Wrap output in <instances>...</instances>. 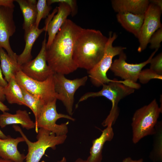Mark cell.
I'll list each match as a JSON object with an SVG mask.
<instances>
[{"instance_id":"1","label":"cell","mask_w":162,"mask_h":162,"mask_svg":"<svg viewBox=\"0 0 162 162\" xmlns=\"http://www.w3.org/2000/svg\"><path fill=\"white\" fill-rule=\"evenodd\" d=\"M82 28L67 19L46 50L47 64L55 73L69 74L78 68L73 58L75 40Z\"/></svg>"},{"instance_id":"2","label":"cell","mask_w":162,"mask_h":162,"mask_svg":"<svg viewBox=\"0 0 162 162\" xmlns=\"http://www.w3.org/2000/svg\"><path fill=\"white\" fill-rule=\"evenodd\" d=\"M108 38L99 30L82 28L75 40L73 58L78 68L89 70L102 58Z\"/></svg>"},{"instance_id":"3","label":"cell","mask_w":162,"mask_h":162,"mask_svg":"<svg viewBox=\"0 0 162 162\" xmlns=\"http://www.w3.org/2000/svg\"><path fill=\"white\" fill-rule=\"evenodd\" d=\"M113 82L102 85V88L96 92H88L85 93L79 99L77 104L91 97L104 96L110 100L112 106L110 112L102 123L104 127L114 124L119 114L118 104L120 100L133 93L135 89L130 87L133 83L127 81H118L116 79Z\"/></svg>"},{"instance_id":"4","label":"cell","mask_w":162,"mask_h":162,"mask_svg":"<svg viewBox=\"0 0 162 162\" xmlns=\"http://www.w3.org/2000/svg\"><path fill=\"white\" fill-rule=\"evenodd\" d=\"M162 110L154 99L149 104L136 110L132 120V140L136 144L144 137L153 135Z\"/></svg>"},{"instance_id":"5","label":"cell","mask_w":162,"mask_h":162,"mask_svg":"<svg viewBox=\"0 0 162 162\" xmlns=\"http://www.w3.org/2000/svg\"><path fill=\"white\" fill-rule=\"evenodd\" d=\"M13 128L19 132L24 139L28 147L26 162H39L48 148L55 149L57 145L63 143L67 138V135H57L46 129L40 128L37 133V140L30 141L18 125H13Z\"/></svg>"},{"instance_id":"6","label":"cell","mask_w":162,"mask_h":162,"mask_svg":"<svg viewBox=\"0 0 162 162\" xmlns=\"http://www.w3.org/2000/svg\"><path fill=\"white\" fill-rule=\"evenodd\" d=\"M117 37L116 33L110 32L104 54L101 59L92 69L88 70L90 81L95 86L99 87L103 84L113 82L108 79L106 73L112 63L113 58L120 54L126 48L121 46H113V43Z\"/></svg>"},{"instance_id":"7","label":"cell","mask_w":162,"mask_h":162,"mask_svg":"<svg viewBox=\"0 0 162 162\" xmlns=\"http://www.w3.org/2000/svg\"><path fill=\"white\" fill-rule=\"evenodd\" d=\"M57 99L46 103L37 118L35 119V129L37 133L38 129L42 128L54 133L57 135H67L68 132V122L59 124L56 121L60 118H65L73 121L75 119L68 115L58 113L57 111Z\"/></svg>"},{"instance_id":"8","label":"cell","mask_w":162,"mask_h":162,"mask_svg":"<svg viewBox=\"0 0 162 162\" xmlns=\"http://www.w3.org/2000/svg\"><path fill=\"white\" fill-rule=\"evenodd\" d=\"M53 78L57 99L62 101L68 113L71 116L75 92L80 87L85 85L88 76L70 80L66 78L63 74L55 73Z\"/></svg>"},{"instance_id":"9","label":"cell","mask_w":162,"mask_h":162,"mask_svg":"<svg viewBox=\"0 0 162 162\" xmlns=\"http://www.w3.org/2000/svg\"><path fill=\"white\" fill-rule=\"evenodd\" d=\"M53 75L44 81H39L28 77L21 70L16 73L15 78L20 87L47 103L57 99Z\"/></svg>"},{"instance_id":"10","label":"cell","mask_w":162,"mask_h":162,"mask_svg":"<svg viewBox=\"0 0 162 162\" xmlns=\"http://www.w3.org/2000/svg\"><path fill=\"white\" fill-rule=\"evenodd\" d=\"M162 10L150 2L144 14L143 22L138 38L139 43L137 49L138 52H141L146 49L152 35L162 27L160 21Z\"/></svg>"},{"instance_id":"11","label":"cell","mask_w":162,"mask_h":162,"mask_svg":"<svg viewBox=\"0 0 162 162\" xmlns=\"http://www.w3.org/2000/svg\"><path fill=\"white\" fill-rule=\"evenodd\" d=\"M45 35L41 49L35 58L21 66V70L25 75L39 81H44L55 73L46 62V33Z\"/></svg>"},{"instance_id":"12","label":"cell","mask_w":162,"mask_h":162,"mask_svg":"<svg viewBox=\"0 0 162 162\" xmlns=\"http://www.w3.org/2000/svg\"><path fill=\"white\" fill-rule=\"evenodd\" d=\"M156 49L146 61L138 64H130L126 62L127 56L123 52L119 55L118 58L112 62L110 69L115 76L121 77L124 81L136 83L142 68L150 63L152 58L158 51Z\"/></svg>"},{"instance_id":"13","label":"cell","mask_w":162,"mask_h":162,"mask_svg":"<svg viewBox=\"0 0 162 162\" xmlns=\"http://www.w3.org/2000/svg\"><path fill=\"white\" fill-rule=\"evenodd\" d=\"M14 8L0 5V48L6 50L9 56L17 62V55L12 50L10 38L16 31L13 18Z\"/></svg>"},{"instance_id":"14","label":"cell","mask_w":162,"mask_h":162,"mask_svg":"<svg viewBox=\"0 0 162 162\" xmlns=\"http://www.w3.org/2000/svg\"><path fill=\"white\" fill-rule=\"evenodd\" d=\"M47 2L49 5L55 3H58L59 4L57 7V14L45 26L46 32H47L48 35L46 49L50 46L56 34L71 12L70 8L67 3V0H48Z\"/></svg>"},{"instance_id":"15","label":"cell","mask_w":162,"mask_h":162,"mask_svg":"<svg viewBox=\"0 0 162 162\" xmlns=\"http://www.w3.org/2000/svg\"><path fill=\"white\" fill-rule=\"evenodd\" d=\"M24 142L22 136L13 138L8 136L5 139H0V158L14 162H25L26 156L17 148L19 143Z\"/></svg>"},{"instance_id":"16","label":"cell","mask_w":162,"mask_h":162,"mask_svg":"<svg viewBox=\"0 0 162 162\" xmlns=\"http://www.w3.org/2000/svg\"><path fill=\"white\" fill-rule=\"evenodd\" d=\"M20 124L22 128L29 130L35 128V124L26 110H19L14 114L4 112L0 114V127L3 128L10 124Z\"/></svg>"},{"instance_id":"17","label":"cell","mask_w":162,"mask_h":162,"mask_svg":"<svg viewBox=\"0 0 162 162\" xmlns=\"http://www.w3.org/2000/svg\"><path fill=\"white\" fill-rule=\"evenodd\" d=\"M112 7L117 13L144 14L150 4L148 0H112Z\"/></svg>"},{"instance_id":"18","label":"cell","mask_w":162,"mask_h":162,"mask_svg":"<svg viewBox=\"0 0 162 162\" xmlns=\"http://www.w3.org/2000/svg\"><path fill=\"white\" fill-rule=\"evenodd\" d=\"M114 135L112 126L109 125L102 131L99 137L92 141L90 155L86 160L88 162H101L104 146L106 141L113 139Z\"/></svg>"},{"instance_id":"19","label":"cell","mask_w":162,"mask_h":162,"mask_svg":"<svg viewBox=\"0 0 162 162\" xmlns=\"http://www.w3.org/2000/svg\"><path fill=\"white\" fill-rule=\"evenodd\" d=\"M45 31V26L40 29L37 28L35 25L25 32V46L22 52L17 56V63L19 65L21 66L32 60V56L31 52L33 45L41 33Z\"/></svg>"},{"instance_id":"20","label":"cell","mask_w":162,"mask_h":162,"mask_svg":"<svg viewBox=\"0 0 162 162\" xmlns=\"http://www.w3.org/2000/svg\"><path fill=\"white\" fill-rule=\"evenodd\" d=\"M144 14H136L128 12L118 13V22L126 30L138 38L143 22Z\"/></svg>"},{"instance_id":"21","label":"cell","mask_w":162,"mask_h":162,"mask_svg":"<svg viewBox=\"0 0 162 162\" xmlns=\"http://www.w3.org/2000/svg\"><path fill=\"white\" fill-rule=\"evenodd\" d=\"M22 12L24 22L22 28L25 32L35 24L37 16L36 4L35 0H16Z\"/></svg>"},{"instance_id":"22","label":"cell","mask_w":162,"mask_h":162,"mask_svg":"<svg viewBox=\"0 0 162 162\" xmlns=\"http://www.w3.org/2000/svg\"><path fill=\"white\" fill-rule=\"evenodd\" d=\"M4 93L9 103L26 106L21 88L16 81L15 77L11 78L4 88Z\"/></svg>"},{"instance_id":"23","label":"cell","mask_w":162,"mask_h":162,"mask_svg":"<svg viewBox=\"0 0 162 162\" xmlns=\"http://www.w3.org/2000/svg\"><path fill=\"white\" fill-rule=\"evenodd\" d=\"M1 67L4 79L8 82L11 78L15 77L16 73L21 70V66L11 58L3 48H0Z\"/></svg>"},{"instance_id":"24","label":"cell","mask_w":162,"mask_h":162,"mask_svg":"<svg viewBox=\"0 0 162 162\" xmlns=\"http://www.w3.org/2000/svg\"><path fill=\"white\" fill-rule=\"evenodd\" d=\"M20 88L26 106L32 111L36 119L44 106L46 103L39 98L29 93L23 88Z\"/></svg>"},{"instance_id":"25","label":"cell","mask_w":162,"mask_h":162,"mask_svg":"<svg viewBox=\"0 0 162 162\" xmlns=\"http://www.w3.org/2000/svg\"><path fill=\"white\" fill-rule=\"evenodd\" d=\"M153 135L154 139L152 154L162 160V122H158L155 128Z\"/></svg>"},{"instance_id":"26","label":"cell","mask_w":162,"mask_h":162,"mask_svg":"<svg viewBox=\"0 0 162 162\" xmlns=\"http://www.w3.org/2000/svg\"><path fill=\"white\" fill-rule=\"evenodd\" d=\"M52 9L50 5L47 4V0H38L36 4L37 16L35 26L38 28L41 20L46 18L49 15Z\"/></svg>"},{"instance_id":"27","label":"cell","mask_w":162,"mask_h":162,"mask_svg":"<svg viewBox=\"0 0 162 162\" xmlns=\"http://www.w3.org/2000/svg\"><path fill=\"white\" fill-rule=\"evenodd\" d=\"M162 76L158 74L149 69L142 70L139 74L138 79L142 84H146L152 79L161 80Z\"/></svg>"},{"instance_id":"28","label":"cell","mask_w":162,"mask_h":162,"mask_svg":"<svg viewBox=\"0 0 162 162\" xmlns=\"http://www.w3.org/2000/svg\"><path fill=\"white\" fill-rule=\"evenodd\" d=\"M150 69L158 75L162 76V53L152 58L150 63Z\"/></svg>"},{"instance_id":"29","label":"cell","mask_w":162,"mask_h":162,"mask_svg":"<svg viewBox=\"0 0 162 162\" xmlns=\"http://www.w3.org/2000/svg\"><path fill=\"white\" fill-rule=\"evenodd\" d=\"M162 41V27L157 30L151 36L148 43L152 49H158Z\"/></svg>"},{"instance_id":"30","label":"cell","mask_w":162,"mask_h":162,"mask_svg":"<svg viewBox=\"0 0 162 162\" xmlns=\"http://www.w3.org/2000/svg\"><path fill=\"white\" fill-rule=\"evenodd\" d=\"M14 1L15 0H0V5L14 8Z\"/></svg>"},{"instance_id":"31","label":"cell","mask_w":162,"mask_h":162,"mask_svg":"<svg viewBox=\"0 0 162 162\" xmlns=\"http://www.w3.org/2000/svg\"><path fill=\"white\" fill-rule=\"evenodd\" d=\"M8 82L3 78L2 74V72L0 67V86L3 88L6 86Z\"/></svg>"},{"instance_id":"32","label":"cell","mask_w":162,"mask_h":162,"mask_svg":"<svg viewBox=\"0 0 162 162\" xmlns=\"http://www.w3.org/2000/svg\"><path fill=\"white\" fill-rule=\"evenodd\" d=\"M149 1L150 3L154 4L162 10V0H151Z\"/></svg>"},{"instance_id":"33","label":"cell","mask_w":162,"mask_h":162,"mask_svg":"<svg viewBox=\"0 0 162 162\" xmlns=\"http://www.w3.org/2000/svg\"><path fill=\"white\" fill-rule=\"evenodd\" d=\"M122 162H143V160L141 158L138 160H134L130 157H127L124 158Z\"/></svg>"},{"instance_id":"34","label":"cell","mask_w":162,"mask_h":162,"mask_svg":"<svg viewBox=\"0 0 162 162\" xmlns=\"http://www.w3.org/2000/svg\"><path fill=\"white\" fill-rule=\"evenodd\" d=\"M9 110V109L8 107L0 100V110L3 112L8 111Z\"/></svg>"},{"instance_id":"35","label":"cell","mask_w":162,"mask_h":162,"mask_svg":"<svg viewBox=\"0 0 162 162\" xmlns=\"http://www.w3.org/2000/svg\"><path fill=\"white\" fill-rule=\"evenodd\" d=\"M5 99V98L4 93V88L0 86V100L2 102Z\"/></svg>"},{"instance_id":"36","label":"cell","mask_w":162,"mask_h":162,"mask_svg":"<svg viewBox=\"0 0 162 162\" xmlns=\"http://www.w3.org/2000/svg\"><path fill=\"white\" fill-rule=\"evenodd\" d=\"M7 136H6L3 132L0 129V139H4L6 138Z\"/></svg>"},{"instance_id":"37","label":"cell","mask_w":162,"mask_h":162,"mask_svg":"<svg viewBox=\"0 0 162 162\" xmlns=\"http://www.w3.org/2000/svg\"><path fill=\"white\" fill-rule=\"evenodd\" d=\"M74 162H88L86 160H83L81 158L77 159Z\"/></svg>"},{"instance_id":"38","label":"cell","mask_w":162,"mask_h":162,"mask_svg":"<svg viewBox=\"0 0 162 162\" xmlns=\"http://www.w3.org/2000/svg\"><path fill=\"white\" fill-rule=\"evenodd\" d=\"M0 162H14L10 160L3 159L0 158Z\"/></svg>"},{"instance_id":"39","label":"cell","mask_w":162,"mask_h":162,"mask_svg":"<svg viewBox=\"0 0 162 162\" xmlns=\"http://www.w3.org/2000/svg\"><path fill=\"white\" fill-rule=\"evenodd\" d=\"M57 162H67L66 158L65 157H63L60 160L58 161Z\"/></svg>"},{"instance_id":"40","label":"cell","mask_w":162,"mask_h":162,"mask_svg":"<svg viewBox=\"0 0 162 162\" xmlns=\"http://www.w3.org/2000/svg\"><path fill=\"white\" fill-rule=\"evenodd\" d=\"M40 162H45V161L44 160H43Z\"/></svg>"}]
</instances>
